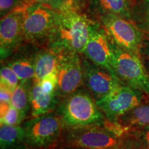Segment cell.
<instances>
[{"label": "cell", "mask_w": 149, "mask_h": 149, "mask_svg": "<svg viewBox=\"0 0 149 149\" xmlns=\"http://www.w3.org/2000/svg\"><path fill=\"white\" fill-rule=\"evenodd\" d=\"M106 149H124L122 147H115V148H106Z\"/></svg>", "instance_id": "f1b7e54d"}, {"label": "cell", "mask_w": 149, "mask_h": 149, "mask_svg": "<svg viewBox=\"0 0 149 149\" xmlns=\"http://www.w3.org/2000/svg\"><path fill=\"white\" fill-rule=\"evenodd\" d=\"M12 92L8 88L1 86H0V101L5 103H10Z\"/></svg>", "instance_id": "4316f807"}, {"label": "cell", "mask_w": 149, "mask_h": 149, "mask_svg": "<svg viewBox=\"0 0 149 149\" xmlns=\"http://www.w3.org/2000/svg\"><path fill=\"white\" fill-rule=\"evenodd\" d=\"M138 1H144V0H138Z\"/></svg>", "instance_id": "1f68e13d"}, {"label": "cell", "mask_w": 149, "mask_h": 149, "mask_svg": "<svg viewBox=\"0 0 149 149\" xmlns=\"http://www.w3.org/2000/svg\"><path fill=\"white\" fill-rule=\"evenodd\" d=\"M139 55L143 64L149 74V40L143 41Z\"/></svg>", "instance_id": "d4e9b609"}, {"label": "cell", "mask_w": 149, "mask_h": 149, "mask_svg": "<svg viewBox=\"0 0 149 149\" xmlns=\"http://www.w3.org/2000/svg\"><path fill=\"white\" fill-rule=\"evenodd\" d=\"M114 122L120 126L124 134L135 128L149 126V104L137 106L117 119Z\"/></svg>", "instance_id": "9a60e30c"}, {"label": "cell", "mask_w": 149, "mask_h": 149, "mask_svg": "<svg viewBox=\"0 0 149 149\" xmlns=\"http://www.w3.org/2000/svg\"><path fill=\"white\" fill-rule=\"evenodd\" d=\"M128 1H135V0H128Z\"/></svg>", "instance_id": "4dcf8cb0"}, {"label": "cell", "mask_w": 149, "mask_h": 149, "mask_svg": "<svg viewBox=\"0 0 149 149\" xmlns=\"http://www.w3.org/2000/svg\"><path fill=\"white\" fill-rule=\"evenodd\" d=\"M58 9L46 4L27 6L24 17V43L47 44L55 26Z\"/></svg>", "instance_id": "8992f818"}, {"label": "cell", "mask_w": 149, "mask_h": 149, "mask_svg": "<svg viewBox=\"0 0 149 149\" xmlns=\"http://www.w3.org/2000/svg\"><path fill=\"white\" fill-rule=\"evenodd\" d=\"M94 22L78 11L75 3L58 9L55 26L46 44L56 53L82 55Z\"/></svg>", "instance_id": "6da1fadb"}, {"label": "cell", "mask_w": 149, "mask_h": 149, "mask_svg": "<svg viewBox=\"0 0 149 149\" xmlns=\"http://www.w3.org/2000/svg\"><path fill=\"white\" fill-rule=\"evenodd\" d=\"M59 55L47 47L37 50L35 61L34 81L40 82L51 74H57Z\"/></svg>", "instance_id": "2e32d148"}, {"label": "cell", "mask_w": 149, "mask_h": 149, "mask_svg": "<svg viewBox=\"0 0 149 149\" xmlns=\"http://www.w3.org/2000/svg\"><path fill=\"white\" fill-rule=\"evenodd\" d=\"M22 1L27 6L41 3V4L51 6L56 9H59L69 3L76 2L75 0H22Z\"/></svg>", "instance_id": "7402d4cb"}, {"label": "cell", "mask_w": 149, "mask_h": 149, "mask_svg": "<svg viewBox=\"0 0 149 149\" xmlns=\"http://www.w3.org/2000/svg\"><path fill=\"white\" fill-rule=\"evenodd\" d=\"M58 55L56 93L61 101L84 84V68L81 54L60 53Z\"/></svg>", "instance_id": "9c48e42d"}, {"label": "cell", "mask_w": 149, "mask_h": 149, "mask_svg": "<svg viewBox=\"0 0 149 149\" xmlns=\"http://www.w3.org/2000/svg\"><path fill=\"white\" fill-rule=\"evenodd\" d=\"M55 112L66 128L103 124L107 120L91 93L79 89L62 99Z\"/></svg>", "instance_id": "7a4b0ae2"}, {"label": "cell", "mask_w": 149, "mask_h": 149, "mask_svg": "<svg viewBox=\"0 0 149 149\" xmlns=\"http://www.w3.org/2000/svg\"><path fill=\"white\" fill-rule=\"evenodd\" d=\"M83 55L116 75L113 67L111 39L101 24L94 22L93 24Z\"/></svg>", "instance_id": "7c38bea8"}, {"label": "cell", "mask_w": 149, "mask_h": 149, "mask_svg": "<svg viewBox=\"0 0 149 149\" xmlns=\"http://www.w3.org/2000/svg\"><path fill=\"white\" fill-rule=\"evenodd\" d=\"M37 46L31 44L23 47L20 46L5 63L14 70L20 82H28L34 79L35 61L38 50Z\"/></svg>", "instance_id": "4fadbf2b"}, {"label": "cell", "mask_w": 149, "mask_h": 149, "mask_svg": "<svg viewBox=\"0 0 149 149\" xmlns=\"http://www.w3.org/2000/svg\"><path fill=\"white\" fill-rule=\"evenodd\" d=\"M40 84L43 91L48 93H55L57 91V74H48L40 81Z\"/></svg>", "instance_id": "603a6c76"}, {"label": "cell", "mask_w": 149, "mask_h": 149, "mask_svg": "<svg viewBox=\"0 0 149 149\" xmlns=\"http://www.w3.org/2000/svg\"><path fill=\"white\" fill-rule=\"evenodd\" d=\"M122 137L110 128L107 120L103 124L66 128L59 148H77L81 149H106L121 147Z\"/></svg>", "instance_id": "277c9868"}, {"label": "cell", "mask_w": 149, "mask_h": 149, "mask_svg": "<svg viewBox=\"0 0 149 149\" xmlns=\"http://www.w3.org/2000/svg\"><path fill=\"white\" fill-rule=\"evenodd\" d=\"M140 14L145 25L149 31V0H144L141 1Z\"/></svg>", "instance_id": "484cf974"}, {"label": "cell", "mask_w": 149, "mask_h": 149, "mask_svg": "<svg viewBox=\"0 0 149 149\" xmlns=\"http://www.w3.org/2000/svg\"><path fill=\"white\" fill-rule=\"evenodd\" d=\"M0 77L1 86L8 88L12 93L20 83L19 79L15 72L6 64L1 65Z\"/></svg>", "instance_id": "44dd1931"}, {"label": "cell", "mask_w": 149, "mask_h": 149, "mask_svg": "<svg viewBox=\"0 0 149 149\" xmlns=\"http://www.w3.org/2000/svg\"><path fill=\"white\" fill-rule=\"evenodd\" d=\"M27 5L18 7L1 17L0 22V48L1 61L15 52L24 39V17Z\"/></svg>", "instance_id": "30bf717a"}, {"label": "cell", "mask_w": 149, "mask_h": 149, "mask_svg": "<svg viewBox=\"0 0 149 149\" xmlns=\"http://www.w3.org/2000/svg\"><path fill=\"white\" fill-rule=\"evenodd\" d=\"M102 15L111 13L130 19L131 11L128 0H95Z\"/></svg>", "instance_id": "d6986e66"}, {"label": "cell", "mask_w": 149, "mask_h": 149, "mask_svg": "<svg viewBox=\"0 0 149 149\" xmlns=\"http://www.w3.org/2000/svg\"><path fill=\"white\" fill-rule=\"evenodd\" d=\"M29 94L31 117L54 112L60 102L57 93H46L43 91L40 83L34 80L30 85Z\"/></svg>", "instance_id": "5bb4252c"}, {"label": "cell", "mask_w": 149, "mask_h": 149, "mask_svg": "<svg viewBox=\"0 0 149 149\" xmlns=\"http://www.w3.org/2000/svg\"><path fill=\"white\" fill-rule=\"evenodd\" d=\"M61 149H81V148H63Z\"/></svg>", "instance_id": "f546056e"}, {"label": "cell", "mask_w": 149, "mask_h": 149, "mask_svg": "<svg viewBox=\"0 0 149 149\" xmlns=\"http://www.w3.org/2000/svg\"><path fill=\"white\" fill-rule=\"evenodd\" d=\"M111 42L113 67L117 77L122 84L149 95V74L140 56Z\"/></svg>", "instance_id": "5b68a950"}, {"label": "cell", "mask_w": 149, "mask_h": 149, "mask_svg": "<svg viewBox=\"0 0 149 149\" xmlns=\"http://www.w3.org/2000/svg\"><path fill=\"white\" fill-rule=\"evenodd\" d=\"M21 124L31 149L59 148L66 126L56 112L31 117Z\"/></svg>", "instance_id": "3957f363"}, {"label": "cell", "mask_w": 149, "mask_h": 149, "mask_svg": "<svg viewBox=\"0 0 149 149\" xmlns=\"http://www.w3.org/2000/svg\"><path fill=\"white\" fill-rule=\"evenodd\" d=\"M0 148L31 149L25 140V134L22 124L17 126L1 124Z\"/></svg>", "instance_id": "e0dca14e"}, {"label": "cell", "mask_w": 149, "mask_h": 149, "mask_svg": "<svg viewBox=\"0 0 149 149\" xmlns=\"http://www.w3.org/2000/svg\"><path fill=\"white\" fill-rule=\"evenodd\" d=\"M26 5L22 0H0L1 17L4 16L18 7Z\"/></svg>", "instance_id": "cb8c5ba5"}, {"label": "cell", "mask_w": 149, "mask_h": 149, "mask_svg": "<svg viewBox=\"0 0 149 149\" xmlns=\"http://www.w3.org/2000/svg\"><path fill=\"white\" fill-rule=\"evenodd\" d=\"M33 81L28 82H20L13 91L11 96L10 104L19 111L23 122L28 117L29 113L31 115L29 90L30 85Z\"/></svg>", "instance_id": "ac0fdd59"}, {"label": "cell", "mask_w": 149, "mask_h": 149, "mask_svg": "<svg viewBox=\"0 0 149 149\" xmlns=\"http://www.w3.org/2000/svg\"><path fill=\"white\" fill-rule=\"evenodd\" d=\"M82 62L84 84L95 102L108 95L122 84L116 75L92 62L86 57H82Z\"/></svg>", "instance_id": "8fae6325"}, {"label": "cell", "mask_w": 149, "mask_h": 149, "mask_svg": "<svg viewBox=\"0 0 149 149\" xmlns=\"http://www.w3.org/2000/svg\"><path fill=\"white\" fill-rule=\"evenodd\" d=\"M144 93L121 84L108 95L96 101L106 118L114 122L118 117L143 103Z\"/></svg>", "instance_id": "ba28073f"}, {"label": "cell", "mask_w": 149, "mask_h": 149, "mask_svg": "<svg viewBox=\"0 0 149 149\" xmlns=\"http://www.w3.org/2000/svg\"><path fill=\"white\" fill-rule=\"evenodd\" d=\"M0 106L1 124L17 126L23 122L19 111L10 103L1 102Z\"/></svg>", "instance_id": "ffe728a7"}, {"label": "cell", "mask_w": 149, "mask_h": 149, "mask_svg": "<svg viewBox=\"0 0 149 149\" xmlns=\"http://www.w3.org/2000/svg\"><path fill=\"white\" fill-rule=\"evenodd\" d=\"M100 22L114 44L126 51L140 56L139 53L144 41L143 34L130 19L107 13L101 15Z\"/></svg>", "instance_id": "52a82bcc"}, {"label": "cell", "mask_w": 149, "mask_h": 149, "mask_svg": "<svg viewBox=\"0 0 149 149\" xmlns=\"http://www.w3.org/2000/svg\"><path fill=\"white\" fill-rule=\"evenodd\" d=\"M141 131L139 132L141 141L144 143L145 146L149 149V126L141 128Z\"/></svg>", "instance_id": "83f0119b"}]
</instances>
